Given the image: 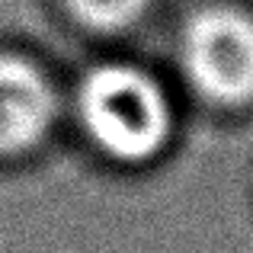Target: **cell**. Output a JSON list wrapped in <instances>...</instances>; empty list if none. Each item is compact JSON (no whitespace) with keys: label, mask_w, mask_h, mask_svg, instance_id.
Returning a JSON list of instances; mask_svg holds the SVG:
<instances>
[{"label":"cell","mask_w":253,"mask_h":253,"mask_svg":"<svg viewBox=\"0 0 253 253\" xmlns=\"http://www.w3.org/2000/svg\"><path fill=\"white\" fill-rule=\"evenodd\" d=\"M179 122L170 74L122 48H99L68 74V122L112 167H148L170 148Z\"/></svg>","instance_id":"cell-1"},{"label":"cell","mask_w":253,"mask_h":253,"mask_svg":"<svg viewBox=\"0 0 253 253\" xmlns=\"http://www.w3.org/2000/svg\"><path fill=\"white\" fill-rule=\"evenodd\" d=\"M170 77L218 109L253 103V13L234 3H199L173 29Z\"/></svg>","instance_id":"cell-2"},{"label":"cell","mask_w":253,"mask_h":253,"mask_svg":"<svg viewBox=\"0 0 253 253\" xmlns=\"http://www.w3.org/2000/svg\"><path fill=\"white\" fill-rule=\"evenodd\" d=\"M68 122V74L19 42H0V164L39 157Z\"/></svg>","instance_id":"cell-3"},{"label":"cell","mask_w":253,"mask_h":253,"mask_svg":"<svg viewBox=\"0 0 253 253\" xmlns=\"http://www.w3.org/2000/svg\"><path fill=\"white\" fill-rule=\"evenodd\" d=\"M74 36L96 48H122L154 19L161 0H48Z\"/></svg>","instance_id":"cell-4"}]
</instances>
